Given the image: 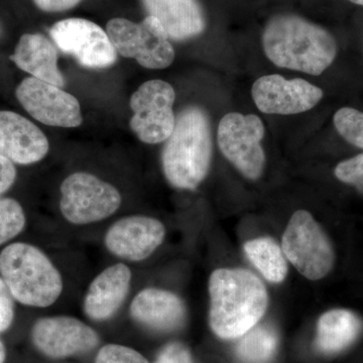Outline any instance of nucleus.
<instances>
[{
    "label": "nucleus",
    "instance_id": "f257e3e1",
    "mask_svg": "<svg viewBox=\"0 0 363 363\" xmlns=\"http://www.w3.org/2000/svg\"><path fill=\"white\" fill-rule=\"evenodd\" d=\"M262 47L279 68L321 75L337 55L335 39L328 30L295 14H279L267 23Z\"/></svg>",
    "mask_w": 363,
    "mask_h": 363
},
{
    "label": "nucleus",
    "instance_id": "f03ea898",
    "mask_svg": "<svg viewBox=\"0 0 363 363\" xmlns=\"http://www.w3.org/2000/svg\"><path fill=\"white\" fill-rule=\"evenodd\" d=\"M209 323L215 335L236 339L257 326L269 305L264 283L241 269H219L209 279Z\"/></svg>",
    "mask_w": 363,
    "mask_h": 363
},
{
    "label": "nucleus",
    "instance_id": "7ed1b4c3",
    "mask_svg": "<svg viewBox=\"0 0 363 363\" xmlns=\"http://www.w3.org/2000/svg\"><path fill=\"white\" fill-rule=\"evenodd\" d=\"M162 150L164 177L173 187L194 190L206 178L212 157L211 130L206 112L184 109Z\"/></svg>",
    "mask_w": 363,
    "mask_h": 363
},
{
    "label": "nucleus",
    "instance_id": "20e7f679",
    "mask_svg": "<svg viewBox=\"0 0 363 363\" xmlns=\"http://www.w3.org/2000/svg\"><path fill=\"white\" fill-rule=\"evenodd\" d=\"M0 277L13 300L28 307H49L63 291L61 274L51 259L28 243L14 242L2 250Z\"/></svg>",
    "mask_w": 363,
    "mask_h": 363
},
{
    "label": "nucleus",
    "instance_id": "39448f33",
    "mask_svg": "<svg viewBox=\"0 0 363 363\" xmlns=\"http://www.w3.org/2000/svg\"><path fill=\"white\" fill-rule=\"evenodd\" d=\"M281 250L297 271L312 281L325 278L334 266L335 255L328 236L306 210H298L291 217Z\"/></svg>",
    "mask_w": 363,
    "mask_h": 363
},
{
    "label": "nucleus",
    "instance_id": "423d86ee",
    "mask_svg": "<svg viewBox=\"0 0 363 363\" xmlns=\"http://www.w3.org/2000/svg\"><path fill=\"white\" fill-rule=\"evenodd\" d=\"M106 33L121 56L136 60L145 68L161 70L175 60L168 33L154 16H147L140 23L113 18L107 23Z\"/></svg>",
    "mask_w": 363,
    "mask_h": 363
},
{
    "label": "nucleus",
    "instance_id": "0eeeda50",
    "mask_svg": "<svg viewBox=\"0 0 363 363\" xmlns=\"http://www.w3.org/2000/svg\"><path fill=\"white\" fill-rule=\"evenodd\" d=\"M121 205V195L111 184L91 174H72L61 186L60 209L64 218L77 225L108 218Z\"/></svg>",
    "mask_w": 363,
    "mask_h": 363
},
{
    "label": "nucleus",
    "instance_id": "6e6552de",
    "mask_svg": "<svg viewBox=\"0 0 363 363\" xmlns=\"http://www.w3.org/2000/svg\"><path fill=\"white\" fill-rule=\"evenodd\" d=\"M264 123L255 114L230 112L222 117L217 131V142L223 156L243 176L255 181L262 176L266 164L262 149Z\"/></svg>",
    "mask_w": 363,
    "mask_h": 363
},
{
    "label": "nucleus",
    "instance_id": "1a4fd4ad",
    "mask_svg": "<svg viewBox=\"0 0 363 363\" xmlns=\"http://www.w3.org/2000/svg\"><path fill=\"white\" fill-rule=\"evenodd\" d=\"M173 86L160 79L147 81L130 98L133 112L130 128L138 140L149 145L166 142L175 128Z\"/></svg>",
    "mask_w": 363,
    "mask_h": 363
},
{
    "label": "nucleus",
    "instance_id": "9d476101",
    "mask_svg": "<svg viewBox=\"0 0 363 363\" xmlns=\"http://www.w3.org/2000/svg\"><path fill=\"white\" fill-rule=\"evenodd\" d=\"M50 35L62 52L86 68H108L116 62L117 51L106 30L93 21L66 18L55 23Z\"/></svg>",
    "mask_w": 363,
    "mask_h": 363
},
{
    "label": "nucleus",
    "instance_id": "9b49d317",
    "mask_svg": "<svg viewBox=\"0 0 363 363\" xmlns=\"http://www.w3.org/2000/svg\"><path fill=\"white\" fill-rule=\"evenodd\" d=\"M21 106L35 121L54 128H77L83 117L77 98L58 86L28 77L16 90Z\"/></svg>",
    "mask_w": 363,
    "mask_h": 363
},
{
    "label": "nucleus",
    "instance_id": "f8f14e48",
    "mask_svg": "<svg viewBox=\"0 0 363 363\" xmlns=\"http://www.w3.org/2000/svg\"><path fill=\"white\" fill-rule=\"evenodd\" d=\"M253 101L267 114L292 116L311 111L323 98V91L304 79L288 80L283 76H262L253 83Z\"/></svg>",
    "mask_w": 363,
    "mask_h": 363
},
{
    "label": "nucleus",
    "instance_id": "ddd939ff",
    "mask_svg": "<svg viewBox=\"0 0 363 363\" xmlns=\"http://www.w3.org/2000/svg\"><path fill=\"white\" fill-rule=\"evenodd\" d=\"M33 342L47 357L62 358L88 352L96 347V332L76 318H42L32 329Z\"/></svg>",
    "mask_w": 363,
    "mask_h": 363
},
{
    "label": "nucleus",
    "instance_id": "4468645a",
    "mask_svg": "<svg viewBox=\"0 0 363 363\" xmlns=\"http://www.w3.org/2000/svg\"><path fill=\"white\" fill-rule=\"evenodd\" d=\"M166 236L161 221L152 217L135 215L124 217L112 224L105 235V247L121 259L140 262L155 252Z\"/></svg>",
    "mask_w": 363,
    "mask_h": 363
},
{
    "label": "nucleus",
    "instance_id": "2eb2a0df",
    "mask_svg": "<svg viewBox=\"0 0 363 363\" xmlns=\"http://www.w3.org/2000/svg\"><path fill=\"white\" fill-rule=\"evenodd\" d=\"M50 145L45 133L26 117L13 111H0V155L13 164L42 161Z\"/></svg>",
    "mask_w": 363,
    "mask_h": 363
},
{
    "label": "nucleus",
    "instance_id": "dca6fc26",
    "mask_svg": "<svg viewBox=\"0 0 363 363\" xmlns=\"http://www.w3.org/2000/svg\"><path fill=\"white\" fill-rule=\"evenodd\" d=\"M130 281V267L123 264H114L100 272L86 293L85 314L94 321L111 319L123 304Z\"/></svg>",
    "mask_w": 363,
    "mask_h": 363
},
{
    "label": "nucleus",
    "instance_id": "f3484780",
    "mask_svg": "<svg viewBox=\"0 0 363 363\" xmlns=\"http://www.w3.org/2000/svg\"><path fill=\"white\" fill-rule=\"evenodd\" d=\"M130 315L138 323L157 331H173L185 323L186 307L176 294L147 288L136 295Z\"/></svg>",
    "mask_w": 363,
    "mask_h": 363
},
{
    "label": "nucleus",
    "instance_id": "a211bd4d",
    "mask_svg": "<svg viewBox=\"0 0 363 363\" xmlns=\"http://www.w3.org/2000/svg\"><path fill=\"white\" fill-rule=\"evenodd\" d=\"M143 4L149 16L162 23L169 39H192L206 28L204 9L198 0H143Z\"/></svg>",
    "mask_w": 363,
    "mask_h": 363
},
{
    "label": "nucleus",
    "instance_id": "6ab92c4d",
    "mask_svg": "<svg viewBox=\"0 0 363 363\" xmlns=\"http://www.w3.org/2000/svg\"><path fill=\"white\" fill-rule=\"evenodd\" d=\"M11 60L33 78L58 87L65 85V78L58 68V52L51 40L40 33L21 35Z\"/></svg>",
    "mask_w": 363,
    "mask_h": 363
},
{
    "label": "nucleus",
    "instance_id": "aec40b11",
    "mask_svg": "<svg viewBox=\"0 0 363 363\" xmlns=\"http://www.w3.org/2000/svg\"><path fill=\"white\" fill-rule=\"evenodd\" d=\"M362 330V320L354 313L345 309L330 310L318 320L315 346L324 354H337L352 345Z\"/></svg>",
    "mask_w": 363,
    "mask_h": 363
},
{
    "label": "nucleus",
    "instance_id": "412c9836",
    "mask_svg": "<svg viewBox=\"0 0 363 363\" xmlns=\"http://www.w3.org/2000/svg\"><path fill=\"white\" fill-rule=\"evenodd\" d=\"M243 250L250 262L267 281L278 284L286 279L288 264L285 253L276 240L271 238H255L247 241Z\"/></svg>",
    "mask_w": 363,
    "mask_h": 363
},
{
    "label": "nucleus",
    "instance_id": "4be33fe9",
    "mask_svg": "<svg viewBox=\"0 0 363 363\" xmlns=\"http://www.w3.org/2000/svg\"><path fill=\"white\" fill-rule=\"evenodd\" d=\"M278 333L271 326H255L240 337L235 355L242 363H269L278 350Z\"/></svg>",
    "mask_w": 363,
    "mask_h": 363
},
{
    "label": "nucleus",
    "instance_id": "5701e85b",
    "mask_svg": "<svg viewBox=\"0 0 363 363\" xmlns=\"http://www.w3.org/2000/svg\"><path fill=\"white\" fill-rule=\"evenodd\" d=\"M26 218L23 208L13 198L0 199V245L23 233Z\"/></svg>",
    "mask_w": 363,
    "mask_h": 363
},
{
    "label": "nucleus",
    "instance_id": "b1692460",
    "mask_svg": "<svg viewBox=\"0 0 363 363\" xmlns=\"http://www.w3.org/2000/svg\"><path fill=\"white\" fill-rule=\"evenodd\" d=\"M334 125L346 142L363 149V112L343 107L333 117Z\"/></svg>",
    "mask_w": 363,
    "mask_h": 363
},
{
    "label": "nucleus",
    "instance_id": "393cba45",
    "mask_svg": "<svg viewBox=\"0 0 363 363\" xmlns=\"http://www.w3.org/2000/svg\"><path fill=\"white\" fill-rule=\"evenodd\" d=\"M95 363H149L140 352L126 346L108 344L98 352Z\"/></svg>",
    "mask_w": 363,
    "mask_h": 363
},
{
    "label": "nucleus",
    "instance_id": "a878e982",
    "mask_svg": "<svg viewBox=\"0 0 363 363\" xmlns=\"http://www.w3.org/2000/svg\"><path fill=\"white\" fill-rule=\"evenodd\" d=\"M334 174L339 181L354 186L363 193V154L341 162Z\"/></svg>",
    "mask_w": 363,
    "mask_h": 363
},
{
    "label": "nucleus",
    "instance_id": "bb28decb",
    "mask_svg": "<svg viewBox=\"0 0 363 363\" xmlns=\"http://www.w3.org/2000/svg\"><path fill=\"white\" fill-rule=\"evenodd\" d=\"M14 320L13 296L0 277V333L9 330Z\"/></svg>",
    "mask_w": 363,
    "mask_h": 363
},
{
    "label": "nucleus",
    "instance_id": "cd10ccee",
    "mask_svg": "<svg viewBox=\"0 0 363 363\" xmlns=\"http://www.w3.org/2000/svg\"><path fill=\"white\" fill-rule=\"evenodd\" d=\"M155 363H193V357L187 346L174 342L161 351Z\"/></svg>",
    "mask_w": 363,
    "mask_h": 363
},
{
    "label": "nucleus",
    "instance_id": "c85d7f7f",
    "mask_svg": "<svg viewBox=\"0 0 363 363\" xmlns=\"http://www.w3.org/2000/svg\"><path fill=\"white\" fill-rule=\"evenodd\" d=\"M16 174L13 162L0 155V196L13 187Z\"/></svg>",
    "mask_w": 363,
    "mask_h": 363
},
{
    "label": "nucleus",
    "instance_id": "c756f323",
    "mask_svg": "<svg viewBox=\"0 0 363 363\" xmlns=\"http://www.w3.org/2000/svg\"><path fill=\"white\" fill-rule=\"evenodd\" d=\"M82 0H33L35 6L45 13H61L80 4Z\"/></svg>",
    "mask_w": 363,
    "mask_h": 363
},
{
    "label": "nucleus",
    "instance_id": "7c9ffc66",
    "mask_svg": "<svg viewBox=\"0 0 363 363\" xmlns=\"http://www.w3.org/2000/svg\"><path fill=\"white\" fill-rule=\"evenodd\" d=\"M6 346H4V342H2L1 339H0V363H4L6 362Z\"/></svg>",
    "mask_w": 363,
    "mask_h": 363
},
{
    "label": "nucleus",
    "instance_id": "2f4dec72",
    "mask_svg": "<svg viewBox=\"0 0 363 363\" xmlns=\"http://www.w3.org/2000/svg\"><path fill=\"white\" fill-rule=\"evenodd\" d=\"M350 1L358 4V6H363V0H350Z\"/></svg>",
    "mask_w": 363,
    "mask_h": 363
},
{
    "label": "nucleus",
    "instance_id": "473e14b6",
    "mask_svg": "<svg viewBox=\"0 0 363 363\" xmlns=\"http://www.w3.org/2000/svg\"><path fill=\"white\" fill-rule=\"evenodd\" d=\"M0 33H1V28H0Z\"/></svg>",
    "mask_w": 363,
    "mask_h": 363
}]
</instances>
